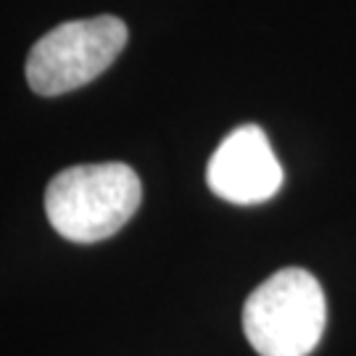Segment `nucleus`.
Instances as JSON below:
<instances>
[{
	"label": "nucleus",
	"mask_w": 356,
	"mask_h": 356,
	"mask_svg": "<svg viewBox=\"0 0 356 356\" xmlns=\"http://www.w3.org/2000/svg\"><path fill=\"white\" fill-rule=\"evenodd\" d=\"M140 201V177L129 164H76L48 182L45 214L66 241L98 243L124 227Z\"/></svg>",
	"instance_id": "1"
},
{
	"label": "nucleus",
	"mask_w": 356,
	"mask_h": 356,
	"mask_svg": "<svg viewBox=\"0 0 356 356\" xmlns=\"http://www.w3.org/2000/svg\"><path fill=\"white\" fill-rule=\"evenodd\" d=\"M327 322L319 280L298 267L275 272L243 306V332L259 356H309Z\"/></svg>",
	"instance_id": "2"
},
{
	"label": "nucleus",
	"mask_w": 356,
	"mask_h": 356,
	"mask_svg": "<svg viewBox=\"0 0 356 356\" xmlns=\"http://www.w3.org/2000/svg\"><path fill=\"white\" fill-rule=\"evenodd\" d=\"M127 45V24L116 16L66 22L32 45L26 82L38 95H64L101 76Z\"/></svg>",
	"instance_id": "3"
},
{
	"label": "nucleus",
	"mask_w": 356,
	"mask_h": 356,
	"mask_svg": "<svg viewBox=\"0 0 356 356\" xmlns=\"http://www.w3.org/2000/svg\"><path fill=\"white\" fill-rule=\"evenodd\" d=\"M214 195L235 206H256L275 198L282 188V166L264 129L243 124L219 143L206 166Z\"/></svg>",
	"instance_id": "4"
}]
</instances>
